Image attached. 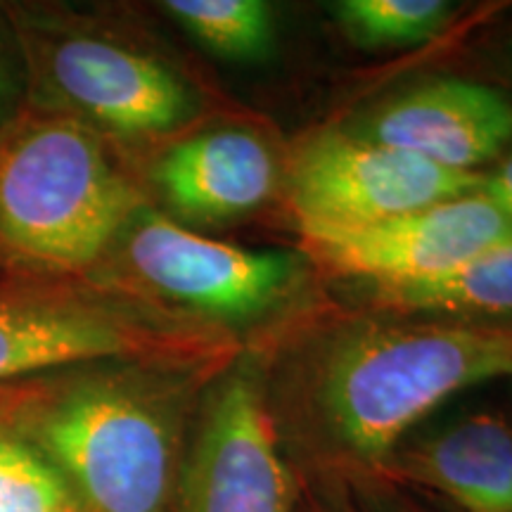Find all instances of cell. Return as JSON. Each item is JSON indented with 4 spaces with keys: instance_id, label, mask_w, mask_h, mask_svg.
<instances>
[{
    "instance_id": "obj_1",
    "label": "cell",
    "mask_w": 512,
    "mask_h": 512,
    "mask_svg": "<svg viewBox=\"0 0 512 512\" xmlns=\"http://www.w3.org/2000/svg\"><path fill=\"white\" fill-rule=\"evenodd\" d=\"M188 366L88 363L0 389V420L67 482L81 512H174Z\"/></svg>"
},
{
    "instance_id": "obj_2",
    "label": "cell",
    "mask_w": 512,
    "mask_h": 512,
    "mask_svg": "<svg viewBox=\"0 0 512 512\" xmlns=\"http://www.w3.org/2000/svg\"><path fill=\"white\" fill-rule=\"evenodd\" d=\"M501 377H512V325L363 323L320 358L302 437L325 467L375 477L422 418Z\"/></svg>"
},
{
    "instance_id": "obj_3",
    "label": "cell",
    "mask_w": 512,
    "mask_h": 512,
    "mask_svg": "<svg viewBox=\"0 0 512 512\" xmlns=\"http://www.w3.org/2000/svg\"><path fill=\"white\" fill-rule=\"evenodd\" d=\"M143 207L100 131L31 102L0 124V278H76Z\"/></svg>"
},
{
    "instance_id": "obj_4",
    "label": "cell",
    "mask_w": 512,
    "mask_h": 512,
    "mask_svg": "<svg viewBox=\"0 0 512 512\" xmlns=\"http://www.w3.org/2000/svg\"><path fill=\"white\" fill-rule=\"evenodd\" d=\"M110 361L195 368L197 337L88 275L0 278V389Z\"/></svg>"
},
{
    "instance_id": "obj_5",
    "label": "cell",
    "mask_w": 512,
    "mask_h": 512,
    "mask_svg": "<svg viewBox=\"0 0 512 512\" xmlns=\"http://www.w3.org/2000/svg\"><path fill=\"white\" fill-rule=\"evenodd\" d=\"M34 102L119 136H166L192 117L188 86L155 57L15 10Z\"/></svg>"
},
{
    "instance_id": "obj_6",
    "label": "cell",
    "mask_w": 512,
    "mask_h": 512,
    "mask_svg": "<svg viewBox=\"0 0 512 512\" xmlns=\"http://www.w3.org/2000/svg\"><path fill=\"white\" fill-rule=\"evenodd\" d=\"M299 484L264 384L240 363L204 394L185 446L174 512H297Z\"/></svg>"
},
{
    "instance_id": "obj_7",
    "label": "cell",
    "mask_w": 512,
    "mask_h": 512,
    "mask_svg": "<svg viewBox=\"0 0 512 512\" xmlns=\"http://www.w3.org/2000/svg\"><path fill=\"white\" fill-rule=\"evenodd\" d=\"M117 245L128 275L143 290L211 318L261 316L302 278V261L290 252H256L204 238L145 204Z\"/></svg>"
},
{
    "instance_id": "obj_8",
    "label": "cell",
    "mask_w": 512,
    "mask_h": 512,
    "mask_svg": "<svg viewBox=\"0 0 512 512\" xmlns=\"http://www.w3.org/2000/svg\"><path fill=\"white\" fill-rule=\"evenodd\" d=\"M482 174L437 166L349 131H325L299 147L290 200L302 228H363L482 188Z\"/></svg>"
},
{
    "instance_id": "obj_9",
    "label": "cell",
    "mask_w": 512,
    "mask_h": 512,
    "mask_svg": "<svg viewBox=\"0 0 512 512\" xmlns=\"http://www.w3.org/2000/svg\"><path fill=\"white\" fill-rule=\"evenodd\" d=\"M311 252L339 275L375 285L415 283L512 242V221L482 190L363 228H302Z\"/></svg>"
},
{
    "instance_id": "obj_10",
    "label": "cell",
    "mask_w": 512,
    "mask_h": 512,
    "mask_svg": "<svg viewBox=\"0 0 512 512\" xmlns=\"http://www.w3.org/2000/svg\"><path fill=\"white\" fill-rule=\"evenodd\" d=\"M465 174L498 162L512 145V100L486 83L446 76L384 100L351 131Z\"/></svg>"
},
{
    "instance_id": "obj_11",
    "label": "cell",
    "mask_w": 512,
    "mask_h": 512,
    "mask_svg": "<svg viewBox=\"0 0 512 512\" xmlns=\"http://www.w3.org/2000/svg\"><path fill=\"white\" fill-rule=\"evenodd\" d=\"M152 181L174 214L221 223L259 209L278 183V162L256 133L211 128L159 157Z\"/></svg>"
},
{
    "instance_id": "obj_12",
    "label": "cell",
    "mask_w": 512,
    "mask_h": 512,
    "mask_svg": "<svg viewBox=\"0 0 512 512\" xmlns=\"http://www.w3.org/2000/svg\"><path fill=\"white\" fill-rule=\"evenodd\" d=\"M375 477L434 491L463 512H512V422L501 413L465 415L401 444Z\"/></svg>"
},
{
    "instance_id": "obj_13",
    "label": "cell",
    "mask_w": 512,
    "mask_h": 512,
    "mask_svg": "<svg viewBox=\"0 0 512 512\" xmlns=\"http://www.w3.org/2000/svg\"><path fill=\"white\" fill-rule=\"evenodd\" d=\"M382 306L415 313H451L465 323L512 325V242L415 283L375 285Z\"/></svg>"
},
{
    "instance_id": "obj_14",
    "label": "cell",
    "mask_w": 512,
    "mask_h": 512,
    "mask_svg": "<svg viewBox=\"0 0 512 512\" xmlns=\"http://www.w3.org/2000/svg\"><path fill=\"white\" fill-rule=\"evenodd\" d=\"M164 10L195 41L228 60H261L273 48V10L264 0H166Z\"/></svg>"
},
{
    "instance_id": "obj_15",
    "label": "cell",
    "mask_w": 512,
    "mask_h": 512,
    "mask_svg": "<svg viewBox=\"0 0 512 512\" xmlns=\"http://www.w3.org/2000/svg\"><path fill=\"white\" fill-rule=\"evenodd\" d=\"M335 17L358 46H415L437 38L453 17L446 0H342Z\"/></svg>"
},
{
    "instance_id": "obj_16",
    "label": "cell",
    "mask_w": 512,
    "mask_h": 512,
    "mask_svg": "<svg viewBox=\"0 0 512 512\" xmlns=\"http://www.w3.org/2000/svg\"><path fill=\"white\" fill-rule=\"evenodd\" d=\"M0 512H81L60 472L0 420Z\"/></svg>"
},
{
    "instance_id": "obj_17",
    "label": "cell",
    "mask_w": 512,
    "mask_h": 512,
    "mask_svg": "<svg viewBox=\"0 0 512 512\" xmlns=\"http://www.w3.org/2000/svg\"><path fill=\"white\" fill-rule=\"evenodd\" d=\"M479 190L512 221V145L503 152L494 169L484 171V183Z\"/></svg>"
},
{
    "instance_id": "obj_18",
    "label": "cell",
    "mask_w": 512,
    "mask_h": 512,
    "mask_svg": "<svg viewBox=\"0 0 512 512\" xmlns=\"http://www.w3.org/2000/svg\"><path fill=\"white\" fill-rule=\"evenodd\" d=\"M297 512H332V510H328V508H309V510H304V508H299V503H297Z\"/></svg>"
}]
</instances>
